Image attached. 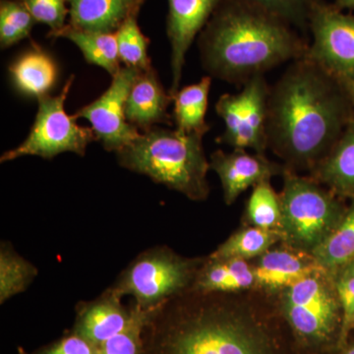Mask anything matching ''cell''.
<instances>
[{
  "instance_id": "cell-33",
  "label": "cell",
  "mask_w": 354,
  "mask_h": 354,
  "mask_svg": "<svg viewBox=\"0 0 354 354\" xmlns=\"http://www.w3.org/2000/svg\"><path fill=\"white\" fill-rule=\"evenodd\" d=\"M339 305L344 311V324L354 319V276L346 271L335 286Z\"/></svg>"
},
{
  "instance_id": "cell-7",
  "label": "cell",
  "mask_w": 354,
  "mask_h": 354,
  "mask_svg": "<svg viewBox=\"0 0 354 354\" xmlns=\"http://www.w3.org/2000/svg\"><path fill=\"white\" fill-rule=\"evenodd\" d=\"M74 76H70L57 95L39 97V109L30 134L13 150L7 151L0 158L6 162L24 156H37L51 160L59 153L71 152L84 157L88 146L95 141L92 128L77 124L75 116L64 109Z\"/></svg>"
},
{
  "instance_id": "cell-1",
  "label": "cell",
  "mask_w": 354,
  "mask_h": 354,
  "mask_svg": "<svg viewBox=\"0 0 354 354\" xmlns=\"http://www.w3.org/2000/svg\"><path fill=\"white\" fill-rule=\"evenodd\" d=\"M353 118L341 81L308 58H299L270 88L268 149L285 160L288 171H313Z\"/></svg>"
},
{
  "instance_id": "cell-31",
  "label": "cell",
  "mask_w": 354,
  "mask_h": 354,
  "mask_svg": "<svg viewBox=\"0 0 354 354\" xmlns=\"http://www.w3.org/2000/svg\"><path fill=\"white\" fill-rule=\"evenodd\" d=\"M37 23L50 27V32L64 28L69 15V0H23Z\"/></svg>"
},
{
  "instance_id": "cell-3",
  "label": "cell",
  "mask_w": 354,
  "mask_h": 354,
  "mask_svg": "<svg viewBox=\"0 0 354 354\" xmlns=\"http://www.w3.org/2000/svg\"><path fill=\"white\" fill-rule=\"evenodd\" d=\"M142 354H276L252 319L216 297L187 291L153 309Z\"/></svg>"
},
{
  "instance_id": "cell-19",
  "label": "cell",
  "mask_w": 354,
  "mask_h": 354,
  "mask_svg": "<svg viewBox=\"0 0 354 354\" xmlns=\"http://www.w3.org/2000/svg\"><path fill=\"white\" fill-rule=\"evenodd\" d=\"M9 71L21 93L38 99L48 95L57 77L55 60L37 44L15 60Z\"/></svg>"
},
{
  "instance_id": "cell-6",
  "label": "cell",
  "mask_w": 354,
  "mask_h": 354,
  "mask_svg": "<svg viewBox=\"0 0 354 354\" xmlns=\"http://www.w3.org/2000/svg\"><path fill=\"white\" fill-rule=\"evenodd\" d=\"M195 263L164 246L140 253L109 288L120 297L129 295L142 308L153 309L193 288L198 272Z\"/></svg>"
},
{
  "instance_id": "cell-32",
  "label": "cell",
  "mask_w": 354,
  "mask_h": 354,
  "mask_svg": "<svg viewBox=\"0 0 354 354\" xmlns=\"http://www.w3.org/2000/svg\"><path fill=\"white\" fill-rule=\"evenodd\" d=\"M29 354H99V348L80 335L70 332L62 339Z\"/></svg>"
},
{
  "instance_id": "cell-35",
  "label": "cell",
  "mask_w": 354,
  "mask_h": 354,
  "mask_svg": "<svg viewBox=\"0 0 354 354\" xmlns=\"http://www.w3.org/2000/svg\"><path fill=\"white\" fill-rule=\"evenodd\" d=\"M346 88V93H348L349 99H351V104L354 109V82H341Z\"/></svg>"
},
{
  "instance_id": "cell-16",
  "label": "cell",
  "mask_w": 354,
  "mask_h": 354,
  "mask_svg": "<svg viewBox=\"0 0 354 354\" xmlns=\"http://www.w3.org/2000/svg\"><path fill=\"white\" fill-rule=\"evenodd\" d=\"M256 283L268 288H288L298 281L327 270L313 255L286 250L267 251L253 268Z\"/></svg>"
},
{
  "instance_id": "cell-13",
  "label": "cell",
  "mask_w": 354,
  "mask_h": 354,
  "mask_svg": "<svg viewBox=\"0 0 354 354\" xmlns=\"http://www.w3.org/2000/svg\"><path fill=\"white\" fill-rule=\"evenodd\" d=\"M132 314V304H123L122 297L109 288L95 299L77 305L71 332L100 348L127 327Z\"/></svg>"
},
{
  "instance_id": "cell-14",
  "label": "cell",
  "mask_w": 354,
  "mask_h": 354,
  "mask_svg": "<svg viewBox=\"0 0 354 354\" xmlns=\"http://www.w3.org/2000/svg\"><path fill=\"white\" fill-rule=\"evenodd\" d=\"M209 169L220 177L227 205L232 204L251 186L270 180L272 176L288 169L272 164L264 155H250L243 149H234L232 153L216 151L212 155Z\"/></svg>"
},
{
  "instance_id": "cell-21",
  "label": "cell",
  "mask_w": 354,
  "mask_h": 354,
  "mask_svg": "<svg viewBox=\"0 0 354 354\" xmlns=\"http://www.w3.org/2000/svg\"><path fill=\"white\" fill-rule=\"evenodd\" d=\"M48 37L69 39L80 48L88 64L102 67L113 77L121 69L115 32L82 31L67 24L59 31L48 32Z\"/></svg>"
},
{
  "instance_id": "cell-12",
  "label": "cell",
  "mask_w": 354,
  "mask_h": 354,
  "mask_svg": "<svg viewBox=\"0 0 354 354\" xmlns=\"http://www.w3.org/2000/svg\"><path fill=\"white\" fill-rule=\"evenodd\" d=\"M167 32L171 46V88L169 94L178 91L186 53L197 35L202 32L215 12L221 0H167Z\"/></svg>"
},
{
  "instance_id": "cell-39",
  "label": "cell",
  "mask_w": 354,
  "mask_h": 354,
  "mask_svg": "<svg viewBox=\"0 0 354 354\" xmlns=\"http://www.w3.org/2000/svg\"><path fill=\"white\" fill-rule=\"evenodd\" d=\"M353 323H354V319H353Z\"/></svg>"
},
{
  "instance_id": "cell-25",
  "label": "cell",
  "mask_w": 354,
  "mask_h": 354,
  "mask_svg": "<svg viewBox=\"0 0 354 354\" xmlns=\"http://www.w3.org/2000/svg\"><path fill=\"white\" fill-rule=\"evenodd\" d=\"M38 276L36 266L16 252L8 242L0 247V304L28 290Z\"/></svg>"
},
{
  "instance_id": "cell-9",
  "label": "cell",
  "mask_w": 354,
  "mask_h": 354,
  "mask_svg": "<svg viewBox=\"0 0 354 354\" xmlns=\"http://www.w3.org/2000/svg\"><path fill=\"white\" fill-rule=\"evenodd\" d=\"M308 27L313 43L304 57L341 82H354V15L344 13L326 0H313Z\"/></svg>"
},
{
  "instance_id": "cell-27",
  "label": "cell",
  "mask_w": 354,
  "mask_h": 354,
  "mask_svg": "<svg viewBox=\"0 0 354 354\" xmlns=\"http://www.w3.org/2000/svg\"><path fill=\"white\" fill-rule=\"evenodd\" d=\"M36 21L23 0H1L0 2V44L10 48L28 38Z\"/></svg>"
},
{
  "instance_id": "cell-38",
  "label": "cell",
  "mask_w": 354,
  "mask_h": 354,
  "mask_svg": "<svg viewBox=\"0 0 354 354\" xmlns=\"http://www.w3.org/2000/svg\"><path fill=\"white\" fill-rule=\"evenodd\" d=\"M140 3L143 4L145 2V0H139Z\"/></svg>"
},
{
  "instance_id": "cell-4",
  "label": "cell",
  "mask_w": 354,
  "mask_h": 354,
  "mask_svg": "<svg viewBox=\"0 0 354 354\" xmlns=\"http://www.w3.org/2000/svg\"><path fill=\"white\" fill-rule=\"evenodd\" d=\"M203 137L153 127L115 153L116 157L121 167L149 176L191 200L202 201L209 193V162L203 148Z\"/></svg>"
},
{
  "instance_id": "cell-29",
  "label": "cell",
  "mask_w": 354,
  "mask_h": 354,
  "mask_svg": "<svg viewBox=\"0 0 354 354\" xmlns=\"http://www.w3.org/2000/svg\"><path fill=\"white\" fill-rule=\"evenodd\" d=\"M131 320L124 330L109 339L99 348V354H142L143 333L153 309H145L131 302Z\"/></svg>"
},
{
  "instance_id": "cell-10",
  "label": "cell",
  "mask_w": 354,
  "mask_h": 354,
  "mask_svg": "<svg viewBox=\"0 0 354 354\" xmlns=\"http://www.w3.org/2000/svg\"><path fill=\"white\" fill-rule=\"evenodd\" d=\"M326 274L320 272L302 279L286 288L283 295L288 323L298 335L312 342L328 341L339 321L341 305Z\"/></svg>"
},
{
  "instance_id": "cell-36",
  "label": "cell",
  "mask_w": 354,
  "mask_h": 354,
  "mask_svg": "<svg viewBox=\"0 0 354 354\" xmlns=\"http://www.w3.org/2000/svg\"><path fill=\"white\" fill-rule=\"evenodd\" d=\"M348 272H351V274H353L354 276V263H353V264H351V265H349Z\"/></svg>"
},
{
  "instance_id": "cell-17",
  "label": "cell",
  "mask_w": 354,
  "mask_h": 354,
  "mask_svg": "<svg viewBox=\"0 0 354 354\" xmlns=\"http://www.w3.org/2000/svg\"><path fill=\"white\" fill-rule=\"evenodd\" d=\"M139 0H69V26L82 31L114 34L133 13Z\"/></svg>"
},
{
  "instance_id": "cell-24",
  "label": "cell",
  "mask_w": 354,
  "mask_h": 354,
  "mask_svg": "<svg viewBox=\"0 0 354 354\" xmlns=\"http://www.w3.org/2000/svg\"><path fill=\"white\" fill-rule=\"evenodd\" d=\"M283 239L279 230L254 227L232 235L209 256V259H249L262 256L272 244Z\"/></svg>"
},
{
  "instance_id": "cell-20",
  "label": "cell",
  "mask_w": 354,
  "mask_h": 354,
  "mask_svg": "<svg viewBox=\"0 0 354 354\" xmlns=\"http://www.w3.org/2000/svg\"><path fill=\"white\" fill-rule=\"evenodd\" d=\"M256 283L253 268L243 259H209L198 272L192 290L207 293L235 292Z\"/></svg>"
},
{
  "instance_id": "cell-5",
  "label": "cell",
  "mask_w": 354,
  "mask_h": 354,
  "mask_svg": "<svg viewBox=\"0 0 354 354\" xmlns=\"http://www.w3.org/2000/svg\"><path fill=\"white\" fill-rule=\"evenodd\" d=\"M281 202V232L291 245L313 252L334 232L346 209L332 190L315 178L286 169Z\"/></svg>"
},
{
  "instance_id": "cell-26",
  "label": "cell",
  "mask_w": 354,
  "mask_h": 354,
  "mask_svg": "<svg viewBox=\"0 0 354 354\" xmlns=\"http://www.w3.org/2000/svg\"><path fill=\"white\" fill-rule=\"evenodd\" d=\"M139 13H133L115 32L118 55L125 66L145 71L152 68L148 55L149 39L140 29Z\"/></svg>"
},
{
  "instance_id": "cell-37",
  "label": "cell",
  "mask_w": 354,
  "mask_h": 354,
  "mask_svg": "<svg viewBox=\"0 0 354 354\" xmlns=\"http://www.w3.org/2000/svg\"><path fill=\"white\" fill-rule=\"evenodd\" d=\"M344 354H354V346L353 348H349L348 351H346V353Z\"/></svg>"
},
{
  "instance_id": "cell-22",
  "label": "cell",
  "mask_w": 354,
  "mask_h": 354,
  "mask_svg": "<svg viewBox=\"0 0 354 354\" xmlns=\"http://www.w3.org/2000/svg\"><path fill=\"white\" fill-rule=\"evenodd\" d=\"M212 77L206 76L200 82L184 87L172 95L174 120L176 130L186 134L205 135L209 130L205 120Z\"/></svg>"
},
{
  "instance_id": "cell-15",
  "label": "cell",
  "mask_w": 354,
  "mask_h": 354,
  "mask_svg": "<svg viewBox=\"0 0 354 354\" xmlns=\"http://www.w3.org/2000/svg\"><path fill=\"white\" fill-rule=\"evenodd\" d=\"M172 102V95L165 92L152 67L142 71L130 88L125 104L127 120L141 133L162 123L171 125L167 109Z\"/></svg>"
},
{
  "instance_id": "cell-23",
  "label": "cell",
  "mask_w": 354,
  "mask_h": 354,
  "mask_svg": "<svg viewBox=\"0 0 354 354\" xmlns=\"http://www.w3.org/2000/svg\"><path fill=\"white\" fill-rule=\"evenodd\" d=\"M311 254L327 271L354 263V200L334 232Z\"/></svg>"
},
{
  "instance_id": "cell-8",
  "label": "cell",
  "mask_w": 354,
  "mask_h": 354,
  "mask_svg": "<svg viewBox=\"0 0 354 354\" xmlns=\"http://www.w3.org/2000/svg\"><path fill=\"white\" fill-rule=\"evenodd\" d=\"M270 88L265 75L253 77L237 94L221 95L216 111L225 123L220 143L234 149H252L264 155L268 149V100Z\"/></svg>"
},
{
  "instance_id": "cell-28",
  "label": "cell",
  "mask_w": 354,
  "mask_h": 354,
  "mask_svg": "<svg viewBox=\"0 0 354 354\" xmlns=\"http://www.w3.org/2000/svg\"><path fill=\"white\" fill-rule=\"evenodd\" d=\"M247 214L255 227L281 232V202L270 180L254 186L247 204Z\"/></svg>"
},
{
  "instance_id": "cell-30",
  "label": "cell",
  "mask_w": 354,
  "mask_h": 354,
  "mask_svg": "<svg viewBox=\"0 0 354 354\" xmlns=\"http://www.w3.org/2000/svg\"><path fill=\"white\" fill-rule=\"evenodd\" d=\"M250 4L281 18L295 27L297 31L309 30L310 9L313 0H239Z\"/></svg>"
},
{
  "instance_id": "cell-2",
  "label": "cell",
  "mask_w": 354,
  "mask_h": 354,
  "mask_svg": "<svg viewBox=\"0 0 354 354\" xmlns=\"http://www.w3.org/2000/svg\"><path fill=\"white\" fill-rule=\"evenodd\" d=\"M198 44L211 77L241 86L304 57L309 46L286 21L239 0H221Z\"/></svg>"
},
{
  "instance_id": "cell-18",
  "label": "cell",
  "mask_w": 354,
  "mask_h": 354,
  "mask_svg": "<svg viewBox=\"0 0 354 354\" xmlns=\"http://www.w3.org/2000/svg\"><path fill=\"white\" fill-rule=\"evenodd\" d=\"M312 172L313 178L327 185L337 196L354 200V118Z\"/></svg>"
},
{
  "instance_id": "cell-34",
  "label": "cell",
  "mask_w": 354,
  "mask_h": 354,
  "mask_svg": "<svg viewBox=\"0 0 354 354\" xmlns=\"http://www.w3.org/2000/svg\"><path fill=\"white\" fill-rule=\"evenodd\" d=\"M334 4L341 10L344 9L354 10V0H335Z\"/></svg>"
},
{
  "instance_id": "cell-11",
  "label": "cell",
  "mask_w": 354,
  "mask_h": 354,
  "mask_svg": "<svg viewBox=\"0 0 354 354\" xmlns=\"http://www.w3.org/2000/svg\"><path fill=\"white\" fill-rule=\"evenodd\" d=\"M141 72L131 67H121L113 77L108 90L74 115L91 123L95 140H99L109 152H120L141 135L137 128L128 122L125 113L130 88Z\"/></svg>"
}]
</instances>
